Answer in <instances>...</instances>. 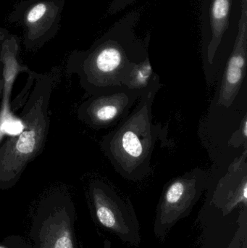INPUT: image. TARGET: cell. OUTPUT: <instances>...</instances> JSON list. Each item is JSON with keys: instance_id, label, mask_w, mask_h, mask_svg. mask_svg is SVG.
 <instances>
[{"instance_id": "obj_6", "label": "cell", "mask_w": 247, "mask_h": 248, "mask_svg": "<svg viewBox=\"0 0 247 248\" xmlns=\"http://www.w3.org/2000/svg\"><path fill=\"white\" fill-rule=\"evenodd\" d=\"M247 148L236 156L221 177L210 174L206 199L197 221L229 217L247 208Z\"/></svg>"}, {"instance_id": "obj_1", "label": "cell", "mask_w": 247, "mask_h": 248, "mask_svg": "<svg viewBox=\"0 0 247 248\" xmlns=\"http://www.w3.org/2000/svg\"><path fill=\"white\" fill-rule=\"evenodd\" d=\"M162 87L156 74L130 113L101 141L102 150L115 170L131 182H139L150 174L155 147L161 140L166 141L168 128L154 122L152 110Z\"/></svg>"}, {"instance_id": "obj_14", "label": "cell", "mask_w": 247, "mask_h": 248, "mask_svg": "<svg viewBox=\"0 0 247 248\" xmlns=\"http://www.w3.org/2000/svg\"><path fill=\"white\" fill-rule=\"evenodd\" d=\"M156 74L152 69L149 57L134 67L124 82V88L145 92L150 85Z\"/></svg>"}, {"instance_id": "obj_3", "label": "cell", "mask_w": 247, "mask_h": 248, "mask_svg": "<svg viewBox=\"0 0 247 248\" xmlns=\"http://www.w3.org/2000/svg\"><path fill=\"white\" fill-rule=\"evenodd\" d=\"M52 91V78H37L20 115L24 128L21 132L10 136L0 144L1 187L15 184L27 165L42 151L49 131V103Z\"/></svg>"}, {"instance_id": "obj_7", "label": "cell", "mask_w": 247, "mask_h": 248, "mask_svg": "<svg viewBox=\"0 0 247 248\" xmlns=\"http://www.w3.org/2000/svg\"><path fill=\"white\" fill-rule=\"evenodd\" d=\"M143 93L124 88L91 96L78 108V118L95 130L116 126L130 113Z\"/></svg>"}, {"instance_id": "obj_16", "label": "cell", "mask_w": 247, "mask_h": 248, "mask_svg": "<svg viewBox=\"0 0 247 248\" xmlns=\"http://www.w3.org/2000/svg\"><path fill=\"white\" fill-rule=\"evenodd\" d=\"M3 90H4V78L1 74L0 76V99L2 97Z\"/></svg>"}, {"instance_id": "obj_4", "label": "cell", "mask_w": 247, "mask_h": 248, "mask_svg": "<svg viewBox=\"0 0 247 248\" xmlns=\"http://www.w3.org/2000/svg\"><path fill=\"white\" fill-rule=\"evenodd\" d=\"M210 173L193 169L171 179L164 186L156 209L154 234L164 240L180 220L189 216L210 184Z\"/></svg>"}, {"instance_id": "obj_15", "label": "cell", "mask_w": 247, "mask_h": 248, "mask_svg": "<svg viewBox=\"0 0 247 248\" xmlns=\"http://www.w3.org/2000/svg\"><path fill=\"white\" fill-rule=\"evenodd\" d=\"M229 145L234 148H247V114L245 113L239 127L235 130L229 140Z\"/></svg>"}, {"instance_id": "obj_2", "label": "cell", "mask_w": 247, "mask_h": 248, "mask_svg": "<svg viewBox=\"0 0 247 248\" xmlns=\"http://www.w3.org/2000/svg\"><path fill=\"white\" fill-rule=\"evenodd\" d=\"M119 29V27H118ZM113 29L86 52L75 66L80 84L91 96L124 89L135 66L149 56L147 45L131 31Z\"/></svg>"}, {"instance_id": "obj_9", "label": "cell", "mask_w": 247, "mask_h": 248, "mask_svg": "<svg viewBox=\"0 0 247 248\" xmlns=\"http://www.w3.org/2000/svg\"><path fill=\"white\" fill-rule=\"evenodd\" d=\"M72 208L71 203H57L42 210L33 231L37 248H75Z\"/></svg>"}, {"instance_id": "obj_5", "label": "cell", "mask_w": 247, "mask_h": 248, "mask_svg": "<svg viewBox=\"0 0 247 248\" xmlns=\"http://www.w3.org/2000/svg\"><path fill=\"white\" fill-rule=\"evenodd\" d=\"M89 196L97 223L124 244L139 246L140 225L131 200L102 181L91 182Z\"/></svg>"}, {"instance_id": "obj_17", "label": "cell", "mask_w": 247, "mask_h": 248, "mask_svg": "<svg viewBox=\"0 0 247 248\" xmlns=\"http://www.w3.org/2000/svg\"></svg>"}, {"instance_id": "obj_8", "label": "cell", "mask_w": 247, "mask_h": 248, "mask_svg": "<svg viewBox=\"0 0 247 248\" xmlns=\"http://www.w3.org/2000/svg\"><path fill=\"white\" fill-rule=\"evenodd\" d=\"M247 0H242L239 31L214 101L218 108L229 109L239 95L245 80L247 60Z\"/></svg>"}, {"instance_id": "obj_10", "label": "cell", "mask_w": 247, "mask_h": 248, "mask_svg": "<svg viewBox=\"0 0 247 248\" xmlns=\"http://www.w3.org/2000/svg\"><path fill=\"white\" fill-rule=\"evenodd\" d=\"M199 223L203 228V248H247V208Z\"/></svg>"}, {"instance_id": "obj_11", "label": "cell", "mask_w": 247, "mask_h": 248, "mask_svg": "<svg viewBox=\"0 0 247 248\" xmlns=\"http://www.w3.org/2000/svg\"><path fill=\"white\" fill-rule=\"evenodd\" d=\"M18 45L14 37L6 39L2 44L1 60L4 65L2 77L4 78V90L2 93V103L0 110V131L9 126L17 119L14 117L10 106V97L13 82L20 71L25 68L20 66L17 62V54Z\"/></svg>"}, {"instance_id": "obj_12", "label": "cell", "mask_w": 247, "mask_h": 248, "mask_svg": "<svg viewBox=\"0 0 247 248\" xmlns=\"http://www.w3.org/2000/svg\"><path fill=\"white\" fill-rule=\"evenodd\" d=\"M59 7L54 1H45L35 4L26 15L28 36L30 40H37L44 35L55 23Z\"/></svg>"}, {"instance_id": "obj_13", "label": "cell", "mask_w": 247, "mask_h": 248, "mask_svg": "<svg viewBox=\"0 0 247 248\" xmlns=\"http://www.w3.org/2000/svg\"><path fill=\"white\" fill-rule=\"evenodd\" d=\"M231 1L232 0H213L211 9V27L213 36L207 48V66L214 65L216 52L221 43L223 34L229 26ZM207 66H205V68H207Z\"/></svg>"}]
</instances>
